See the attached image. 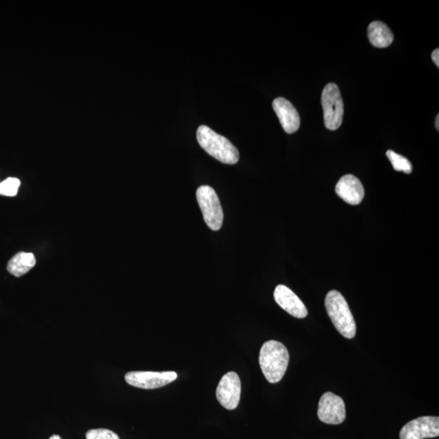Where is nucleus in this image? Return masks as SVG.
Returning <instances> with one entry per match:
<instances>
[{"mask_svg": "<svg viewBox=\"0 0 439 439\" xmlns=\"http://www.w3.org/2000/svg\"><path fill=\"white\" fill-rule=\"evenodd\" d=\"M289 360V352L284 344L275 341L265 343L259 362L266 380L273 384L279 383L288 367Z\"/></svg>", "mask_w": 439, "mask_h": 439, "instance_id": "1", "label": "nucleus"}, {"mask_svg": "<svg viewBox=\"0 0 439 439\" xmlns=\"http://www.w3.org/2000/svg\"><path fill=\"white\" fill-rule=\"evenodd\" d=\"M197 140L207 153L224 164L234 165L239 160V153L231 141L206 125H201L197 130Z\"/></svg>", "mask_w": 439, "mask_h": 439, "instance_id": "2", "label": "nucleus"}, {"mask_svg": "<svg viewBox=\"0 0 439 439\" xmlns=\"http://www.w3.org/2000/svg\"><path fill=\"white\" fill-rule=\"evenodd\" d=\"M328 315L337 331L345 338L351 339L357 333V325L348 302L341 292L331 291L325 300Z\"/></svg>", "mask_w": 439, "mask_h": 439, "instance_id": "3", "label": "nucleus"}, {"mask_svg": "<svg viewBox=\"0 0 439 439\" xmlns=\"http://www.w3.org/2000/svg\"><path fill=\"white\" fill-rule=\"evenodd\" d=\"M322 104L326 127L331 130L338 129L343 123L344 106L341 90L336 83H329L324 88Z\"/></svg>", "mask_w": 439, "mask_h": 439, "instance_id": "4", "label": "nucleus"}, {"mask_svg": "<svg viewBox=\"0 0 439 439\" xmlns=\"http://www.w3.org/2000/svg\"><path fill=\"white\" fill-rule=\"evenodd\" d=\"M196 198L207 226L212 231H219L222 227L224 214L216 191L211 186H202L198 188Z\"/></svg>", "mask_w": 439, "mask_h": 439, "instance_id": "5", "label": "nucleus"}, {"mask_svg": "<svg viewBox=\"0 0 439 439\" xmlns=\"http://www.w3.org/2000/svg\"><path fill=\"white\" fill-rule=\"evenodd\" d=\"M177 373L174 371L169 372H149V371H133L125 376L127 383L141 389L151 390L163 388L175 381Z\"/></svg>", "mask_w": 439, "mask_h": 439, "instance_id": "6", "label": "nucleus"}, {"mask_svg": "<svg viewBox=\"0 0 439 439\" xmlns=\"http://www.w3.org/2000/svg\"><path fill=\"white\" fill-rule=\"evenodd\" d=\"M317 415L326 424L339 425L346 419V407L341 397L326 392L319 401Z\"/></svg>", "mask_w": 439, "mask_h": 439, "instance_id": "7", "label": "nucleus"}, {"mask_svg": "<svg viewBox=\"0 0 439 439\" xmlns=\"http://www.w3.org/2000/svg\"><path fill=\"white\" fill-rule=\"evenodd\" d=\"M217 399L224 409H237L241 396V381L235 372H229L223 376L216 391Z\"/></svg>", "mask_w": 439, "mask_h": 439, "instance_id": "8", "label": "nucleus"}, {"mask_svg": "<svg viewBox=\"0 0 439 439\" xmlns=\"http://www.w3.org/2000/svg\"><path fill=\"white\" fill-rule=\"evenodd\" d=\"M439 435V418L421 416L412 420L402 428L400 439H425Z\"/></svg>", "mask_w": 439, "mask_h": 439, "instance_id": "9", "label": "nucleus"}, {"mask_svg": "<svg viewBox=\"0 0 439 439\" xmlns=\"http://www.w3.org/2000/svg\"><path fill=\"white\" fill-rule=\"evenodd\" d=\"M274 300L282 310L296 318H305L307 310L302 300L288 287L279 285L274 291Z\"/></svg>", "mask_w": 439, "mask_h": 439, "instance_id": "10", "label": "nucleus"}, {"mask_svg": "<svg viewBox=\"0 0 439 439\" xmlns=\"http://www.w3.org/2000/svg\"><path fill=\"white\" fill-rule=\"evenodd\" d=\"M273 108L282 128L287 134L295 133L299 129L300 114L289 101L284 98H276L273 102Z\"/></svg>", "mask_w": 439, "mask_h": 439, "instance_id": "11", "label": "nucleus"}, {"mask_svg": "<svg viewBox=\"0 0 439 439\" xmlns=\"http://www.w3.org/2000/svg\"><path fill=\"white\" fill-rule=\"evenodd\" d=\"M336 191L343 201L351 205H360L364 196L362 183L352 174L343 176L337 183Z\"/></svg>", "mask_w": 439, "mask_h": 439, "instance_id": "12", "label": "nucleus"}, {"mask_svg": "<svg viewBox=\"0 0 439 439\" xmlns=\"http://www.w3.org/2000/svg\"><path fill=\"white\" fill-rule=\"evenodd\" d=\"M368 36L370 43L378 49L388 48L394 40L390 29L381 22H374L369 25Z\"/></svg>", "mask_w": 439, "mask_h": 439, "instance_id": "13", "label": "nucleus"}, {"mask_svg": "<svg viewBox=\"0 0 439 439\" xmlns=\"http://www.w3.org/2000/svg\"><path fill=\"white\" fill-rule=\"evenodd\" d=\"M35 265L36 258L33 253L20 252L8 261L7 269L9 274L20 278L32 269Z\"/></svg>", "mask_w": 439, "mask_h": 439, "instance_id": "14", "label": "nucleus"}, {"mask_svg": "<svg viewBox=\"0 0 439 439\" xmlns=\"http://www.w3.org/2000/svg\"><path fill=\"white\" fill-rule=\"evenodd\" d=\"M386 156L390 161L393 168L396 171L404 172L407 174H411L412 166L411 162L405 156L397 154L395 151L389 150L386 151Z\"/></svg>", "mask_w": 439, "mask_h": 439, "instance_id": "15", "label": "nucleus"}, {"mask_svg": "<svg viewBox=\"0 0 439 439\" xmlns=\"http://www.w3.org/2000/svg\"><path fill=\"white\" fill-rule=\"evenodd\" d=\"M20 182L15 177H8L0 182V196L13 197L18 195Z\"/></svg>", "mask_w": 439, "mask_h": 439, "instance_id": "16", "label": "nucleus"}, {"mask_svg": "<svg viewBox=\"0 0 439 439\" xmlns=\"http://www.w3.org/2000/svg\"><path fill=\"white\" fill-rule=\"evenodd\" d=\"M87 439H120L116 433L107 428H93L86 435Z\"/></svg>", "mask_w": 439, "mask_h": 439, "instance_id": "17", "label": "nucleus"}, {"mask_svg": "<svg viewBox=\"0 0 439 439\" xmlns=\"http://www.w3.org/2000/svg\"><path fill=\"white\" fill-rule=\"evenodd\" d=\"M432 60L435 62V64L438 67L439 66V50L438 49H435L432 52Z\"/></svg>", "mask_w": 439, "mask_h": 439, "instance_id": "18", "label": "nucleus"}, {"mask_svg": "<svg viewBox=\"0 0 439 439\" xmlns=\"http://www.w3.org/2000/svg\"><path fill=\"white\" fill-rule=\"evenodd\" d=\"M435 125H436V128L438 130L439 129V115H437V117L435 120Z\"/></svg>", "mask_w": 439, "mask_h": 439, "instance_id": "19", "label": "nucleus"}, {"mask_svg": "<svg viewBox=\"0 0 439 439\" xmlns=\"http://www.w3.org/2000/svg\"><path fill=\"white\" fill-rule=\"evenodd\" d=\"M49 439H61V438L59 435H52Z\"/></svg>", "mask_w": 439, "mask_h": 439, "instance_id": "20", "label": "nucleus"}]
</instances>
